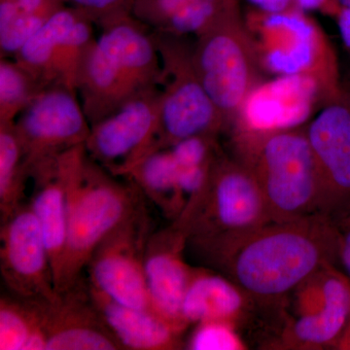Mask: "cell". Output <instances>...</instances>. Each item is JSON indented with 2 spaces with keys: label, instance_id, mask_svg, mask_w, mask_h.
<instances>
[{
  "label": "cell",
  "instance_id": "14",
  "mask_svg": "<svg viewBox=\"0 0 350 350\" xmlns=\"http://www.w3.org/2000/svg\"><path fill=\"white\" fill-rule=\"evenodd\" d=\"M187 232L179 223L150 234L144 251V273L151 310L178 330L187 324L182 304L194 269L184 261Z\"/></svg>",
  "mask_w": 350,
  "mask_h": 350
},
{
  "label": "cell",
  "instance_id": "23",
  "mask_svg": "<svg viewBox=\"0 0 350 350\" xmlns=\"http://www.w3.org/2000/svg\"><path fill=\"white\" fill-rule=\"evenodd\" d=\"M0 350H47V337L33 303L1 297Z\"/></svg>",
  "mask_w": 350,
  "mask_h": 350
},
{
  "label": "cell",
  "instance_id": "4",
  "mask_svg": "<svg viewBox=\"0 0 350 350\" xmlns=\"http://www.w3.org/2000/svg\"><path fill=\"white\" fill-rule=\"evenodd\" d=\"M244 14L265 73L310 80L325 105L347 96L335 47L308 12L296 6L276 12L251 7Z\"/></svg>",
  "mask_w": 350,
  "mask_h": 350
},
{
  "label": "cell",
  "instance_id": "18",
  "mask_svg": "<svg viewBox=\"0 0 350 350\" xmlns=\"http://www.w3.org/2000/svg\"><path fill=\"white\" fill-rule=\"evenodd\" d=\"M251 299L237 283L206 269H194L182 304V317L189 324L243 319Z\"/></svg>",
  "mask_w": 350,
  "mask_h": 350
},
{
  "label": "cell",
  "instance_id": "32",
  "mask_svg": "<svg viewBox=\"0 0 350 350\" xmlns=\"http://www.w3.org/2000/svg\"><path fill=\"white\" fill-rule=\"evenodd\" d=\"M340 262L350 278V220L340 226Z\"/></svg>",
  "mask_w": 350,
  "mask_h": 350
},
{
  "label": "cell",
  "instance_id": "34",
  "mask_svg": "<svg viewBox=\"0 0 350 350\" xmlns=\"http://www.w3.org/2000/svg\"><path fill=\"white\" fill-rule=\"evenodd\" d=\"M335 349L350 350V322L336 345Z\"/></svg>",
  "mask_w": 350,
  "mask_h": 350
},
{
  "label": "cell",
  "instance_id": "12",
  "mask_svg": "<svg viewBox=\"0 0 350 350\" xmlns=\"http://www.w3.org/2000/svg\"><path fill=\"white\" fill-rule=\"evenodd\" d=\"M0 271L12 296L29 301L59 297L42 232L29 206L21 204L1 222Z\"/></svg>",
  "mask_w": 350,
  "mask_h": 350
},
{
  "label": "cell",
  "instance_id": "7",
  "mask_svg": "<svg viewBox=\"0 0 350 350\" xmlns=\"http://www.w3.org/2000/svg\"><path fill=\"white\" fill-rule=\"evenodd\" d=\"M243 147L241 161L254 174L273 222L320 214L319 169L305 129L276 131Z\"/></svg>",
  "mask_w": 350,
  "mask_h": 350
},
{
  "label": "cell",
  "instance_id": "35",
  "mask_svg": "<svg viewBox=\"0 0 350 350\" xmlns=\"http://www.w3.org/2000/svg\"><path fill=\"white\" fill-rule=\"evenodd\" d=\"M340 5L342 7H347L350 8V0H337Z\"/></svg>",
  "mask_w": 350,
  "mask_h": 350
},
{
  "label": "cell",
  "instance_id": "21",
  "mask_svg": "<svg viewBox=\"0 0 350 350\" xmlns=\"http://www.w3.org/2000/svg\"><path fill=\"white\" fill-rule=\"evenodd\" d=\"M66 4V0H0L1 57L15 56Z\"/></svg>",
  "mask_w": 350,
  "mask_h": 350
},
{
  "label": "cell",
  "instance_id": "25",
  "mask_svg": "<svg viewBox=\"0 0 350 350\" xmlns=\"http://www.w3.org/2000/svg\"><path fill=\"white\" fill-rule=\"evenodd\" d=\"M49 87L38 81L17 62L0 61V122H14Z\"/></svg>",
  "mask_w": 350,
  "mask_h": 350
},
{
  "label": "cell",
  "instance_id": "30",
  "mask_svg": "<svg viewBox=\"0 0 350 350\" xmlns=\"http://www.w3.org/2000/svg\"><path fill=\"white\" fill-rule=\"evenodd\" d=\"M295 6L306 12H319L335 19L342 6L337 0H293Z\"/></svg>",
  "mask_w": 350,
  "mask_h": 350
},
{
  "label": "cell",
  "instance_id": "19",
  "mask_svg": "<svg viewBox=\"0 0 350 350\" xmlns=\"http://www.w3.org/2000/svg\"><path fill=\"white\" fill-rule=\"evenodd\" d=\"M32 178L36 187L29 206L42 232L57 290L68 239L66 186L57 161L34 174Z\"/></svg>",
  "mask_w": 350,
  "mask_h": 350
},
{
  "label": "cell",
  "instance_id": "13",
  "mask_svg": "<svg viewBox=\"0 0 350 350\" xmlns=\"http://www.w3.org/2000/svg\"><path fill=\"white\" fill-rule=\"evenodd\" d=\"M305 130L319 169V213L340 227L350 220L349 96L324 105Z\"/></svg>",
  "mask_w": 350,
  "mask_h": 350
},
{
  "label": "cell",
  "instance_id": "15",
  "mask_svg": "<svg viewBox=\"0 0 350 350\" xmlns=\"http://www.w3.org/2000/svg\"><path fill=\"white\" fill-rule=\"evenodd\" d=\"M82 284L81 280L55 301H31L40 314L47 350L122 349L94 306L89 285Z\"/></svg>",
  "mask_w": 350,
  "mask_h": 350
},
{
  "label": "cell",
  "instance_id": "22",
  "mask_svg": "<svg viewBox=\"0 0 350 350\" xmlns=\"http://www.w3.org/2000/svg\"><path fill=\"white\" fill-rule=\"evenodd\" d=\"M80 10L64 6L23 45L14 59L46 87L57 84L55 61L59 41L79 16Z\"/></svg>",
  "mask_w": 350,
  "mask_h": 350
},
{
  "label": "cell",
  "instance_id": "36",
  "mask_svg": "<svg viewBox=\"0 0 350 350\" xmlns=\"http://www.w3.org/2000/svg\"><path fill=\"white\" fill-rule=\"evenodd\" d=\"M349 103H350V96H349Z\"/></svg>",
  "mask_w": 350,
  "mask_h": 350
},
{
  "label": "cell",
  "instance_id": "11",
  "mask_svg": "<svg viewBox=\"0 0 350 350\" xmlns=\"http://www.w3.org/2000/svg\"><path fill=\"white\" fill-rule=\"evenodd\" d=\"M162 87L146 90L94 125L86 150L114 175L126 172L151 153L160 125Z\"/></svg>",
  "mask_w": 350,
  "mask_h": 350
},
{
  "label": "cell",
  "instance_id": "6",
  "mask_svg": "<svg viewBox=\"0 0 350 350\" xmlns=\"http://www.w3.org/2000/svg\"><path fill=\"white\" fill-rule=\"evenodd\" d=\"M196 38V70L226 126L231 128L266 75L239 0H225L217 15Z\"/></svg>",
  "mask_w": 350,
  "mask_h": 350
},
{
  "label": "cell",
  "instance_id": "3",
  "mask_svg": "<svg viewBox=\"0 0 350 350\" xmlns=\"http://www.w3.org/2000/svg\"><path fill=\"white\" fill-rule=\"evenodd\" d=\"M66 186L68 239L57 292L63 293L82 280V271L103 241L142 207L137 189L89 156L85 144L57 159Z\"/></svg>",
  "mask_w": 350,
  "mask_h": 350
},
{
  "label": "cell",
  "instance_id": "20",
  "mask_svg": "<svg viewBox=\"0 0 350 350\" xmlns=\"http://www.w3.org/2000/svg\"><path fill=\"white\" fill-rule=\"evenodd\" d=\"M179 167L170 149L152 152L135 163L124 176L145 193L169 216L180 215L185 204L178 187Z\"/></svg>",
  "mask_w": 350,
  "mask_h": 350
},
{
  "label": "cell",
  "instance_id": "28",
  "mask_svg": "<svg viewBox=\"0 0 350 350\" xmlns=\"http://www.w3.org/2000/svg\"><path fill=\"white\" fill-rule=\"evenodd\" d=\"M197 0H133L131 12L151 31H159L177 13Z\"/></svg>",
  "mask_w": 350,
  "mask_h": 350
},
{
  "label": "cell",
  "instance_id": "31",
  "mask_svg": "<svg viewBox=\"0 0 350 350\" xmlns=\"http://www.w3.org/2000/svg\"><path fill=\"white\" fill-rule=\"evenodd\" d=\"M334 20L337 23L338 33L345 50L350 55V8L342 7Z\"/></svg>",
  "mask_w": 350,
  "mask_h": 350
},
{
  "label": "cell",
  "instance_id": "2",
  "mask_svg": "<svg viewBox=\"0 0 350 350\" xmlns=\"http://www.w3.org/2000/svg\"><path fill=\"white\" fill-rule=\"evenodd\" d=\"M98 24L103 33L88 49L77 77V93L91 126L163 82L152 31L130 9L110 14Z\"/></svg>",
  "mask_w": 350,
  "mask_h": 350
},
{
  "label": "cell",
  "instance_id": "16",
  "mask_svg": "<svg viewBox=\"0 0 350 350\" xmlns=\"http://www.w3.org/2000/svg\"><path fill=\"white\" fill-rule=\"evenodd\" d=\"M324 300L319 310L300 315L288 327L285 338L291 347L319 349L336 345L350 322V278L335 266L321 271Z\"/></svg>",
  "mask_w": 350,
  "mask_h": 350
},
{
  "label": "cell",
  "instance_id": "27",
  "mask_svg": "<svg viewBox=\"0 0 350 350\" xmlns=\"http://www.w3.org/2000/svg\"><path fill=\"white\" fill-rule=\"evenodd\" d=\"M237 326L225 321H206L197 324L188 342L191 350H244L247 349L239 337Z\"/></svg>",
  "mask_w": 350,
  "mask_h": 350
},
{
  "label": "cell",
  "instance_id": "9",
  "mask_svg": "<svg viewBox=\"0 0 350 350\" xmlns=\"http://www.w3.org/2000/svg\"><path fill=\"white\" fill-rule=\"evenodd\" d=\"M76 94L63 85H53L15 121L29 177L56 163L64 152L86 144L91 125Z\"/></svg>",
  "mask_w": 350,
  "mask_h": 350
},
{
  "label": "cell",
  "instance_id": "10",
  "mask_svg": "<svg viewBox=\"0 0 350 350\" xmlns=\"http://www.w3.org/2000/svg\"><path fill=\"white\" fill-rule=\"evenodd\" d=\"M149 229L142 206L94 251L87 266L89 284L120 305L151 310L144 273Z\"/></svg>",
  "mask_w": 350,
  "mask_h": 350
},
{
  "label": "cell",
  "instance_id": "8",
  "mask_svg": "<svg viewBox=\"0 0 350 350\" xmlns=\"http://www.w3.org/2000/svg\"><path fill=\"white\" fill-rule=\"evenodd\" d=\"M163 66L160 125L152 152L195 137H217L227 129L196 70L187 36L152 31Z\"/></svg>",
  "mask_w": 350,
  "mask_h": 350
},
{
  "label": "cell",
  "instance_id": "29",
  "mask_svg": "<svg viewBox=\"0 0 350 350\" xmlns=\"http://www.w3.org/2000/svg\"><path fill=\"white\" fill-rule=\"evenodd\" d=\"M131 1L133 0H66V3L86 14L94 24L116 11L131 9Z\"/></svg>",
  "mask_w": 350,
  "mask_h": 350
},
{
  "label": "cell",
  "instance_id": "24",
  "mask_svg": "<svg viewBox=\"0 0 350 350\" xmlns=\"http://www.w3.org/2000/svg\"><path fill=\"white\" fill-rule=\"evenodd\" d=\"M25 170L15 121L0 122V213L1 222L21 206L24 196Z\"/></svg>",
  "mask_w": 350,
  "mask_h": 350
},
{
  "label": "cell",
  "instance_id": "17",
  "mask_svg": "<svg viewBox=\"0 0 350 350\" xmlns=\"http://www.w3.org/2000/svg\"><path fill=\"white\" fill-rule=\"evenodd\" d=\"M94 306L122 349L170 350L180 347L182 332L151 310L110 300L89 284Z\"/></svg>",
  "mask_w": 350,
  "mask_h": 350
},
{
  "label": "cell",
  "instance_id": "5",
  "mask_svg": "<svg viewBox=\"0 0 350 350\" xmlns=\"http://www.w3.org/2000/svg\"><path fill=\"white\" fill-rule=\"evenodd\" d=\"M177 222L211 256L271 221L259 184L243 161L216 155L206 187L189 200Z\"/></svg>",
  "mask_w": 350,
  "mask_h": 350
},
{
  "label": "cell",
  "instance_id": "33",
  "mask_svg": "<svg viewBox=\"0 0 350 350\" xmlns=\"http://www.w3.org/2000/svg\"><path fill=\"white\" fill-rule=\"evenodd\" d=\"M247 1L253 8L267 11V12L286 10L295 6L293 0H247Z\"/></svg>",
  "mask_w": 350,
  "mask_h": 350
},
{
  "label": "cell",
  "instance_id": "1",
  "mask_svg": "<svg viewBox=\"0 0 350 350\" xmlns=\"http://www.w3.org/2000/svg\"><path fill=\"white\" fill-rule=\"evenodd\" d=\"M340 229L322 214L271 222L244 234L213 257L253 301L276 303L340 262Z\"/></svg>",
  "mask_w": 350,
  "mask_h": 350
},
{
  "label": "cell",
  "instance_id": "26",
  "mask_svg": "<svg viewBox=\"0 0 350 350\" xmlns=\"http://www.w3.org/2000/svg\"><path fill=\"white\" fill-rule=\"evenodd\" d=\"M93 21L80 10L79 16L59 41L55 71L57 84L77 93V77L83 59L94 42Z\"/></svg>",
  "mask_w": 350,
  "mask_h": 350
}]
</instances>
